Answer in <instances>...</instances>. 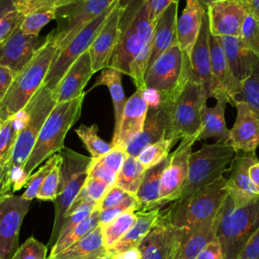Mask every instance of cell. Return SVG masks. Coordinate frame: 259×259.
<instances>
[{
    "instance_id": "58",
    "label": "cell",
    "mask_w": 259,
    "mask_h": 259,
    "mask_svg": "<svg viewBox=\"0 0 259 259\" xmlns=\"http://www.w3.org/2000/svg\"><path fill=\"white\" fill-rule=\"evenodd\" d=\"M248 14L259 23V0H243Z\"/></svg>"
},
{
    "instance_id": "34",
    "label": "cell",
    "mask_w": 259,
    "mask_h": 259,
    "mask_svg": "<svg viewBox=\"0 0 259 259\" xmlns=\"http://www.w3.org/2000/svg\"><path fill=\"white\" fill-rule=\"evenodd\" d=\"M104 251H106V249L103 244L102 229L100 226H97L86 236L78 240L76 243H74L52 259H73L78 257L90 256Z\"/></svg>"
},
{
    "instance_id": "48",
    "label": "cell",
    "mask_w": 259,
    "mask_h": 259,
    "mask_svg": "<svg viewBox=\"0 0 259 259\" xmlns=\"http://www.w3.org/2000/svg\"><path fill=\"white\" fill-rule=\"evenodd\" d=\"M128 209L139 210V202L135 195H130L123 202H121L118 205L105 208L103 210H100L99 213V226L102 228L112 222L114 219H116L118 215L123 213L124 211Z\"/></svg>"
},
{
    "instance_id": "7",
    "label": "cell",
    "mask_w": 259,
    "mask_h": 259,
    "mask_svg": "<svg viewBox=\"0 0 259 259\" xmlns=\"http://www.w3.org/2000/svg\"><path fill=\"white\" fill-rule=\"evenodd\" d=\"M236 150L228 143L203 144L189 157L185 184L176 200L187 197L206 187L229 170Z\"/></svg>"
},
{
    "instance_id": "22",
    "label": "cell",
    "mask_w": 259,
    "mask_h": 259,
    "mask_svg": "<svg viewBox=\"0 0 259 259\" xmlns=\"http://www.w3.org/2000/svg\"><path fill=\"white\" fill-rule=\"evenodd\" d=\"M170 126L168 106L160 103L156 107H149L143 131L133 138L125 147L127 156L138 157L148 146L166 139Z\"/></svg>"
},
{
    "instance_id": "3",
    "label": "cell",
    "mask_w": 259,
    "mask_h": 259,
    "mask_svg": "<svg viewBox=\"0 0 259 259\" xmlns=\"http://www.w3.org/2000/svg\"><path fill=\"white\" fill-rule=\"evenodd\" d=\"M259 228V196L236 205L228 195L220 210L215 237L219 239L224 259H238L252 235Z\"/></svg>"
},
{
    "instance_id": "44",
    "label": "cell",
    "mask_w": 259,
    "mask_h": 259,
    "mask_svg": "<svg viewBox=\"0 0 259 259\" xmlns=\"http://www.w3.org/2000/svg\"><path fill=\"white\" fill-rule=\"evenodd\" d=\"M12 4L19 13L23 16L36 11L58 9L59 7L73 0H11Z\"/></svg>"
},
{
    "instance_id": "61",
    "label": "cell",
    "mask_w": 259,
    "mask_h": 259,
    "mask_svg": "<svg viewBox=\"0 0 259 259\" xmlns=\"http://www.w3.org/2000/svg\"><path fill=\"white\" fill-rule=\"evenodd\" d=\"M14 8L11 0H0V20Z\"/></svg>"
},
{
    "instance_id": "50",
    "label": "cell",
    "mask_w": 259,
    "mask_h": 259,
    "mask_svg": "<svg viewBox=\"0 0 259 259\" xmlns=\"http://www.w3.org/2000/svg\"><path fill=\"white\" fill-rule=\"evenodd\" d=\"M23 15L13 9L0 20V46L20 26Z\"/></svg>"
},
{
    "instance_id": "8",
    "label": "cell",
    "mask_w": 259,
    "mask_h": 259,
    "mask_svg": "<svg viewBox=\"0 0 259 259\" xmlns=\"http://www.w3.org/2000/svg\"><path fill=\"white\" fill-rule=\"evenodd\" d=\"M189 79L188 55L176 42L147 69L144 81L146 89H154L160 94L161 102L170 103L176 99Z\"/></svg>"
},
{
    "instance_id": "49",
    "label": "cell",
    "mask_w": 259,
    "mask_h": 259,
    "mask_svg": "<svg viewBox=\"0 0 259 259\" xmlns=\"http://www.w3.org/2000/svg\"><path fill=\"white\" fill-rule=\"evenodd\" d=\"M96 205L97 204H94V203H83L80 206H78L76 209H74L73 211L68 213L64 221L63 227L61 229L59 238L66 236L77 225H79L82 221L87 219L92 213V211L94 210Z\"/></svg>"
},
{
    "instance_id": "41",
    "label": "cell",
    "mask_w": 259,
    "mask_h": 259,
    "mask_svg": "<svg viewBox=\"0 0 259 259\" xmlns=\"http://www.w3.org/2000/svg\"><path fill=\"white\" fill-rule=\"evenodd\" d=\"M21 127L15 124L12 117L0 123V167L5 166L12 154V149Z\"/></svg>"
},
{
    "instance_id": "51",
    "label": "cell",
    "mask_w": 259,
    "mask_h": 259,
    "mask_svg": "<svg viewBox=\"0 0 259 259\" xmlns=\"http://www.w3.org/2000/svg\"><path fill=\"white\" fill-rule=\"evenodd\" d=\"M126 157H127V154L124 149L113 147L111 151H109L107 154H105L103 157H101L99 160L95 162H98L103 166L109 168L110 170L118 173Z\"/></svg>"
},
{
    "instance_id": "15",
    "label": "cell",
    "mask_w": 259,
    "mask_h": 259,
    "mask_svg": "<svg viewBox=\"0 0 259 259\" xmlns=\"http://www.w3.org/2000/svg\"><path fill=\"white\" fill-rule=\"evenodd\" d=\"M125 8L126 4L116 0L108 18L88 50L94 73L108 67L120 35V21Z\"/></svg>"
},
{
    "instance_id": "6",
    "label": "cell",
    "mask_w": 259,
    "mask_h": 259,
    "mask_svg": "<svg viewBox=\"0 0 259 259\" xmlns=\"http://www.w3.org/2000/svg\"><path fill=\"white\" fill-rule=\"evenodd\" d=\"M61 182L55 204V220L48 247L56 244L60 237L66 214L82 190L91 167V157H86L71 149L64 148L61 152Z\"/></svg>"
},
{
    "instance_id": "62",
    "label": "cell",
    "mask_w": 259,
    "mask_h": 259,
    "mask_svg": "<svg viewBox=\"0 0 259 259\" xmlns=\"http://www.w3.org/2000/svg\"><path fill=\"white\" fill-rule=\"evenodd\" d=\"M109 256L107 253V250L101 253H97V254H93L90 256H85V257H78V258H73V259H104L105 257Z\"/></svg>"
},
{
    "instance_id": "55",
    "label": "cell",
    "mask_w": 259,
    "mask_h": 259,
    "mask_svg": "<svg viewBox=\"0 0 259 259\" xmlns=\"http://www.w3.org/2000/svg\"><path fill=\"white\" fill-rule=\"evenodd\" d=\"M238 259H259V228L252 235Z\"/></svg>"
},
{
    "instance_id": "46",
    "label": "cell",
    "mask_w": 259,
    "mask_h": 259,
    "mask_svg": "<svg viewBox=\"0 0 259 259\" xmlns=\"http://www.w3.org/2000/svg\"><path fill=\"white\" fill-rule=\"evenodd\" d=\"M61 163V161H60ZM60 163L57 164L51 172L47 175L44 180L41 187L37 193L36 198L40 200H52L54 201L60 190V182H61V169Z\"/></svg>"
},
{
    "instance_id": "19",
    "label": "cell",
    "mask_w": 259,
    "mask_h": 259,
    "mask_svg": "<svg viewBox=\"0 0 259 259\" xmlns=\"http://www.w3.org/2000/svg\"><path fill=\"white\" fill-rule=\"evenodd\" d=\"M257 161L258 158L255 152H237L230 165L228 170L230 175L227 178V186L229 194L236 205L245 204L259 196V192L249 174L250 167Z\"/></svg>"
},
{
    "instance_id": "1",
    "label": "cell",
    "mask_w": 259,
    "mask_h": 259,
    "mask_svg": "<svg viewBox=\"0 0 259 259\" xmlns=\"http://www.w3.org/2000/svg\"><path fill=\"white\" fill-rule=\"evenodd\" d=\"M55 105L52 90L42 84L24 107L28 114L27 122L16 138L9 162L0 167V197L13 194L14 191L26 186L29 177L23 171L24 165L45 120Z\"/></svg>"
},
{
    "instance_id": "13",
    "label": "cell",
    "mask_w": 259,
    "mask_h": 259,
    "mask_svg": "<svg viewBox=\"0 0 259 259\" xmlns=\"http://www.w3.org/2000/svg\"><path fill=\"white\" fill-rule=\"evenodd\" d=\"M196 141L197 136L183 138L176 150L170 154L169 162L161 179V207L169 202L175 201L182 190L187 177L189 157L192 153V147Z\"/></svg>"
},
{
    "instance_id": "60",
    "label": "cell",
    "mask_w": 259,
    "mask_h": 259,
    "mask_svg": "<svg viewBox=\"0 0 259 259\" xmlns=\"http://www.w3.org/2000/svg\"><path fill=\"white\" fill-rule=\"evenodd\" d=\"M250 178L259 192V160L255 162L249 169Z\"/></svg>"
},
{
    "instance_id": "64",
    "label": "cell",
    "mask_w": 259,
    "mask_h": 259,
    "mask_svg": "<svg viewBox=\"0 0 259 259\" xmlns=\"http://www.w3.org/2000/svg\"><path fill=\"white\" fill-rule=\"evenodd\" d=\"M104 259H113V258H112V257H110V256H107V257H105Z\"/></svg>"
},
{
    "instance_id": "9",
    "label": "cell",
    "mask_w": 259,
    "mask_h": 259,
    "mask_svg": "<svg viewBox=\"0 0 259 259\" xmlns=\"http://www.w3.org/2000/svg\"><path fill=\"white\" fill-rule=\"evenodd\" d=\"M207 99L205 90L198 83L189 79L176 99L165 103L170 116V126L166 139L177 142L179 139L198 136L201 127V110L206 105Z\"/></svg>"
},
{
    "instance_id": "23",
    "label": "cell",
    "mask_w": 259,
    "mask_h": 259,
    "mask_svg": "<svg viewBox=\"0 0 259 259\" xmlns=\"http://www.w3.org/2000/svg\"><path fill=\"white\" fill-rule=\"evenodd\" d=\"M209 37V21L206 11L202 19V24L198 36L188 58L190 63V80L198 83L205 90L208 98L211 97L212 83Z\"/></svg>"
},
{
    "instance_id": "36",
    "label": "cell",
    "mask_w": 259,
    "mask_h": 259,
    "mask_svg": "<svg viewBox=\"0 0 259 259\" xmlns=\"http://www.w3.org/2000/svg\"><path fill=\"white\" fill-rule=\"evenodd\" d=\"M145 168L137 157L127 156L118 172L115 186L131 195H136L143 179Z\"/></svg>"
},
{
    "instance_id": "17",
    "label": "cell",
    "mask_w": 259,
    "mask_h": 259,
    "mask_svg": "<svg viewBox=\"0 0 259 259\" xmlns=\"http://www.w3.org/2000/svg\"><path fill=\"white\" fill-rule=\"evenodd\" d=\"M210 67H211V97L223 100L234 106V98L241 90V83L233 76L222 45L218 38L210 33Z\"/></svg>"
},
{
    "instance_id": "45",
    "label": "cell",
    "mask_w": 259,
    "mask_h": 259,
    "mask_svg": "<svg viewBox=\"0 0 259 259\" xmlns=\"http://www.w3.org/2000/svg\"><path fill=\"white\" fill-rule=\"evenodd\" d=\"M240 37L245 46L259 58V23L247 14L242 28Z\"/></svg>"
},
{
    "instance_id": "28",
    "label": "cell",
    "mask_w": 259,
    "mask_h": 259,
    "mask_svg": "<svg viewBox=\"0 0 259 259\" xmlns=\"http://www.w3.org/2000/svg\"><path fill=\"white\" fill-rule=\"evenodd\" d=\"M178 6V2L172 3L156 20L148 68L158 57L177 42Z\"/></svg>"
},
{
    "instance_id": "30",
    "label": "cell",
    "mask_w": 259,
    "mask_h": 259,
    "mask_svg": "<svg viewBox=\"0 0 259 259\" xmlns=\"http://www.w3.org/2000/svg\"><path fill=\"white\" fill-rule=\"evenodd\" d=\"M137 221L131 230L123 236V238L111 249L107 250L110 257L124 252L131 248L138 247L143 239L151 232V230L158 224L162 210L161 207H157L150 210L137 211Z\"/></svg>"
},
{
    "instance_id": "40",
    "label": "cell",
    "mask_w": 259,
    "mask_h": 259,
    "mask_svg": "<svg viewBox=\"0 0 259 259\" xmlns=\"http://www.w3.org/2000/svg\"><path fill=\"white\" fill-rule=\"evenodd\" d=\"M176 142L171 139H162L145 148L137 157L145 169L151 168L170 155V150Z\"/></svg>"
},
{
    "instance_id": "56",
    "label": "cell",
    "mask_w": 259,
    "mask_h": 259,
    "mask_svg": "<svg viewBox=\"0 0 259 259\" xmlns=\"http://www.w3.org/2000/svg\"><path fill=\"white\" fill-rule=\"evenodd\" d=\"M146 2L149 9L150 17L156 23L157 18L163 13V11L172 3H179V0H146Z\"/></svg>"
},
{
    "instance_id": "25",
    "label": "cell",
    "mask_w": 259,
    "mask_h": 259,
    "mask_svg": "<svg viewBox=\"0 0 259 259\" xmlns=\"http://www.w3.org/2000/svg\"><path fill=\"white\" fill-rule=\"evenodd\" d=\"M37 36L24 33L19 27L0 46V64L14 75L19 73L37 51Z\"/></svg>"
},
{
    "instance_id": "52",
    "label": "cell",
    "mask_w": 259,
    "mask_h": 259,
    "mask_svg": "<svg viewBox=\"0 0 259 259\" xmlns=\"http://www.w3.org/2000/svg\"><path fill=\"white\" fill-rule=\"evenodd\" d=\"M117 175H118V173L110 170L109 168L103 166L102 164H100L98 162L91 163L89 176L104 182L109 188H111L115 185Z\"/></svg>"
},
{
    "instance_id": "12",
    "label": "cell",
    "mask_w": 259,
    "mask_h": 259,
    "mask_svg": "<svg viewBox=\"0 0 259 259\" xmlns=\"http://www.w3.org/2000/svg\"><path fill=\"white\" fill-rule=\"evenodd\" d=\"M30 200L20 195L0 197V259H11L18 245V235Z\"/></svg>"
},
{
    "instance_id": "63",
    "label": "cell",
    "mask_w": 259,
    "mask_h": 259,
    "mask_svg": "<svg viewBox=\"0 0 259 259\" xmlns=\"http://www.w3.org/2000/svg\"><path fill=\"white\" fill-rule=\"evenodd\" d=\"M214 1H217V0H200V2L202 3V5H203L205 8H207V6H208L210 3L214 2Z\"/></svg>"
},
{
    "instance_id": "21",
    "label": "cell",
    "mask_w": 259,
    "mask_h": 259,
    "mask_svg": "<svg viewBox=\"0 0 259 259\" xmlns=\"http://www.w3.org/2000/svg\"><path fill=\"white\" fill-rule=\"evenodd\" d=\"M237 116L230 130V144L236 152L254 153L259 147V116L246 102H236Z\"/></svg>"
},
{
    "instance_id": "37",
    "label": "cell",
    "mask_w": 259,
    "mask_h": 259,
    "mask_svg": "<svg viewBox=\"0 0 259 259\" xmlns=\"http://www.w3.org/2000/svg\"><path fill=\"white\" fill-rule=\"evenodd\" d=\"M136 221L137 213L134 209H128L106 226L102 227V237L105 249L109 250L114 247L131 230Z\"/></svg>"
},
{
    "instance_id": "29",
    "label": "cell",
    "mask_w": 259,
    "mask_h": 259,
    "mask_svg": "<svg viewBox=\"0 0 259 259\" xmlns=\"http://www.w3.org/2000/svg\"><path fill=\"white\" fill-rule=\"evenodd\" d=\"M206 8L200 0H186L185 7L177 19V42L188 56L198 36Z\"/></svg>"
},
{
    "instance_id": "4",
    "label": "cell",
    "mask_w": 259,
    "mask_h": 259,
    "mask_svg": "<svg viewBox=\"0 0 259 259\" xmlns=\"http://www.w3.org/2000/svg\"><path fill=\"white\" fill-rule=\"evenodd\" d=\"M84 97L85 92L73 100L56 103L45 120L33 150L24 165L23 171L26 176L29 177L39 164L65 148L66 135L79 119Z\"/></svg>"
},
{
    "instance_id": "27",
    "label": "cell",
    "mask_w": 259,
    "mask_h": 259,
    "mask_svg": "<svg viewBox=\"0 0 259 259\" xmlns=\"http://www.w3.org/2000/svg\"><path fill=\"white\" fill-rule=\"evenodd\" d=\"M175 234L176 228L170 224L166 211L162 212L158 224L138 246L141 259H168Z\"/></svg>"
},
{
    "instance_id": "10",
    "label": "cell",
    "mask_w": 259,
    "mask_h": 259,
    "mask_svg": "<svg viewBox=\"0 0 259 259\" xmlns=\"http://www.w3.org/2000/svg\"><path fill=\"white\" fill-rule=\"evenodd\" d=\"M116 0H73L56 11L54 41L59 51L65 48L86 25L108 9Z\"/></svg>"
},
{
    "instance_id": "57",
    "label": "cell",
    "mask_w": 259,
    "mask_h": 259,
    "mask_svg": "<svg viewBox=\"0 0 259 259\" xmlns=\"http://www.w3.org/2000/svg\"><path fill=\"white\" fill-rule=\"evenodd\" d=\"M15 75L11 70L0 64V101L8 91Z\"/></svg>"
},
{
    "instance_id": "18",
    "label": "cell",
    "mask_w": 259,
    "mask_h": 259,
    "mask_svg": "<svg viewBox=\"0 0 259 259\" xmlns=\"http://www.w3.org/2000/svg\"><path fill=\"white\" fill-rule=\"evenodd\" d=\"M219 218L220 211L217 217L195 228H176L175 238L168 259H195L205 245L215 237Z\"/></svg>"
},
{
    "instance_id": "2",
    "label": "cell",
    "mask_w": 259,
    "mask_h": 259,
    "mask_svg": "<svg viewBox=\"0 0 259 259\" xmlns=\"http://www.w3.org/2000/svg\"><path fill=\"white\" fill-rule=\"evenodd\" d=\"M53 35L54 31L49 33L33 58L15 75L8 91L0 101V123L22 110L44 84L51 65L59 52Z\"/></svg>"
},
{
    "instance_id": "26",
    "label": "cell",
    "mask_w": 259,
    "mask_h": 259,
    "mask_svg": "<svg viewBox=\"0 0 259 259\" xmlns=\"http://www.w3.org/2000/svg\"><path fill=\"white\" fill-rule=\"evenodd\" d=\"M230 70L241 84L251 75L259 58L251 52L240 36H218Z\"/></svg>"
},
{
    "instance_id": "24",
    "label": "cell",
    "mask_w": 259,
    "mask_h": 259,
    "mask_svg": "<svg viewBox=\"0 0 259 259\" xmlns=\"http://www.w3.org/2000/svg\"><path fill=\"white\" fill-rule=\"evenodd\" d=\"M89 51L83 53L67 70L57 86L52 90L56 103L73 100L84 93L83 89L93 75Z\"/></svg>"
},
{
    "instance_id": "59",
    "label": "cell",
    "mask_w": 259,
    "mask_h": 259,
    "mask_svg": "<svg viewBox=\"0 0 259 259\" xmlns=\"http://www.w3.org/2000/svg\"><path fill=\"white\" fill-rule=\"evenodd\" d=\"M113 259H141V252L138 247H134L115 255Z\"/></svg>"
},
{
    "instance_id": "47",
    "label": "cell",
    "mask_w": 259,
    "mask_h": 259,
    "mask_svg": "<svg viewBox=\"0 0 259 259\" xmlns=\"http://www.w3.org/2000/svg\"><path fill=\"white\" fill-rule=\"evenodd\" d=\"M48 248L35 238H28L15 252L11 259H47Z\"/></svg>"
},
{
    "instance_id": "5",
    "label": "cell",
    "mask_w": 259,
    "mask_h": 259,
    "mask_svg": "<svg viewBox=\"0 0 259 259\" xmlns=\"http://www.w3.org/2000/svg\"><path fill=\"white\" fill-rule=\"evenodd\" d=\"M223 175L201 190L172 202L166 210L170 224L179 229L195 228L218 215L228 195Z\"/></svg>"
},
{
    "instance_id": "39",
    "label": "cell",
    "mask_w": 259,
    "mask_h": 259,
    "mask_svg": "<svg viewBox=\"0 0 259 259\" xmlns=\"http://www.w3.org/2000/svg\"><path fill=\"white\" fill-rule=\"evenodd\" d=\"M246 102L259 116V61L251 75L241 84V90L234 98L236 102Z\"/></svg>"
},
{
    "instance_id": "20",
    "label": "cell",
    "mask_w": 259,
    "mask_h": 259,
    "mask_svg": "<svg viewBox=\"0 0 259 259\" xmlns=\"http://www.w3.org/2000/svg\"><path fill=\"white\" fill-rule=\"evenodd\" d=\"M149 105L144 97L143 90L136 89L135 93L126 99L119 125L113 132L111 145L125 150L128 142L139 135L145 125Z\"/></svg>"
},
{
    "instance_id": "35",
    "label": "cell",
    "mask_w": 259,
    "mask_h": 259,
    "mask_svg": "<svg viewBox=\"0 0 259 259\" xmlns=\"http://www.w3.org/2000/svg\"><path fill=\"white\" fill-rule=\"evenodd\" d=\"M99 213H100V209L96 205L92 213L87 219H85L79 225H77L66 236L58 239L56 244L51 249L50 257L48 259L54 258L55 256L60 254L62 251H64L65 249H67L68 247L76 243L78 240L86 236L88 233L94 230L97 226H99Z\"/></svg>"
},
{
    "instance_id": "38",
    "label": "cell",
    "mask_w": 259,
    "mask_h": 259,
    "mask_svg": "<svg viewBox=\"0 0 259 259\" xmlns=\"http://www.w3.org/2000/svg\"><path fill=\"white\" fill-rule=\"evenodd\" d=\"M75 132L90 153L92 162L99 160L113 148L111 144L105 142L98 136V126L96 124H82Z\"/></svg>"
},
{
    "instance_id": "42",
    "label": "cell",
    "mask_w": 259,
    "mask_h": 259,
    "mask_svg": "<svg viewBox=\"0 0 259 259\" xmlns=\"http://www.w3.org/2000/svg\"><path fill=\"white\" fill-rule=\"evenodd\" d=\"M61 161V155L60 153L55 154L51 158H49L46 163L33 174H31L27 180L26 183V189L21 195L24 199L27 200H32L37 196V193L41 187V184L44 180L46 179L47 175L51 172V170L59 164Z\"/></svg>"
},
{
    "instance_id": "31",
    "label": "cell",
    "mask_w": 259,
    "mask_h": 259,
    "mask_svg": "<svg viewBox=\"0 0 259 259\" xmlns=\"http://www.w3.org/2000/svg\"><path fill=\"white\" fill-rule=\"evenodd\" d=\"M170 156V155H169ZM169 156L161 163L145 170L142 182L135 195L139 202V210H150L160 205V186L162 174L169 162Z\"/></svg>"
},
{
    "instance_id": "54",
    "label": "cell",
    "mask_w": 259,
    "mask_h": 259,
    "mask_svg": "<svg viewBox=\"0 0 259 259\" xmlns=\"http://www.w3.org/2000/svg\"><path fill=\"white\" fill-rule=\"evenodd\" d=\"M195 259H224V254L219 239L214 237L198 253Z\"/></svg>"
},
{
    "instance_id": "53",
    "label": "cell",
    "mask_w": 259,
    "mask_h": 259,
    "mask_svg": "<svg viewBox=\"0 0 259 259\" xmlns=\"http://www.w3.org/2000/svg\"><path fill=\"white\" fill-rule=\"evenodd\" d=\"M131 194H128L121 188L114 185L113 187H111L108 190V192L105 194V196L102 198V200L97 204V207L100 210H103L105 208L118 205L121 202H123Z\"/></svg>"
},
{
    "instance_id": "32",
    "label": "cell",
    "mask_w": 259,
    "mask_h": 259,
    "mask_svg": "<svg viewBox=\"0 0 259 259\" xmlns=\"http://www.w3.org/2000/svg\"><path fill=\"white\" fill-rule=\"evenodd\" d=\"M227 102L217 100L212 107L203 106L201 110V127L197 136V141H204L213 138L215 142L228 143L230 139V130L225 121V108Z\"/></svg>"
},
{
    "instance_id": "14",
    "label": "cell",
    "mask_w": 259,
    "mask_h": 259,
    "mask_svg": "<svg viewBox=\"0 0 259 259\" xmlns=\"http://www.w3.org/2000/svg\"><path fill=\"white\" fill-rule=\"evenodd\" d=\"M149 44H152V41L147 40L137 29L131 8L126 3V8L120 21V35L110 58L108 67L130 76L131 68L136 57L142 49Z\"/></svg>"
},
{
    "instance_id": "11",
    "label": "cell",
    "mask_w": 259,
    "mask_h": 259,
    "mask_svg": "<svg viewBox=\"0 0 259 259\" xmlns=\"http://www.w3.org/2000/svg\"><path fill=\"white\" fill-rule=\"evenodd\" d=\"M116 2V1H115ZM115 2L106 9L101 15L96 17L88 25H86L65 48L60 50L56 55L51 68L45 78L44 85L53 90L62 79L71 65L86 51L94 41L98 32L101 30L106 19L108 18Z\"/></svg>"
},
{
    "instance_id": "16",
    "label": "cell",
    "mask_w": 259,
    "mask_h": 259,
    "mask_svg": "<svg viewBox=\"0 0 259 259\" xmlns=\"http://www.w3.org/2000/svg\"><path fill=\"white\" fill-rule=\"evenodd\" d=\"M209 31L214 36H240L248 14L243 0H217L207 8Z\"/></svg>"
},
{
    "instance_id": "33",
    "label": "cell",
    "mask_w": 259,
    "mask_h": 259,
    "mask_svg": "<svg viewBox=\"0 0 259 259\" xmlns=\"http://www.w3.org/2000/svg\"><path fill=\"white\" fill-rule=\"evenodd\" d=\"M121 74L122 73L120 71L107 67L101 71V74L97 77L94 83V86L104 85L109 90L114 110V131H116L119 125L123 108L126 102L122 89Z\"/></svg>"
},
{
    "instance_id": "43",
    "label": "cell",
    "mask_w": 259,
    "mask_h": 259,
    "mask_svg": "<svg viewBox=\"0 0 259 259\" xmlns=\"http://www.w3.org/2000/svg\"><path fill=\"white\" fill-rule=\"evenodd\" d=\"M56 11L57 9H49L28 13L24 15L19 28L24 33L38 36L41 28L51 20L56 19Z\"/></svg>"
}]
</instances>
